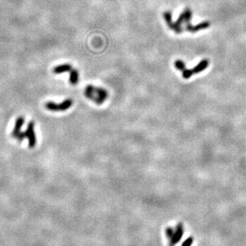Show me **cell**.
<instances>
[{"instance_id":"cell-1","label":"cell","mask_w":246,"mask_h":246,"mask_svg":"<svg viewBox=\"0 0 246 246\" xmlns=\"http://www.w3.org/2000/svg\"><path fill=\"white\" fill-rule=\"evenodd\" d=\"M35 122H30L28 123L27 130H26V136L28 139V146L30 148H34L37 144V137L35 130Z\"/></svg>"},{"instance_id":"cell-2","label":"cell","mask_w":246,"mask_h":246,"mask_svg":"<svg viewBox=\"0 0 246 246\" xmlns=\"http://www.w3.org/2000/svg\"><path fill=\"white\" fill-rule=\"evenodd\" d=\"M184 234V229H183V225L182 223H179L177 225L176 230L174 232V234L173 237L169 241V246H175L178 243L179 241L182 239V236Z\"/></svg>"},{"instance_id":"cell-3","label":"cell","mask_w":246,"mask_h":246,"mask_svg":"<svg viewBox=\"0 0 246 246\" xmlns=\"http://www.w3.org/2000/svg\"><path fill=\"white\" fill-rule=\"evenodd\" d=\"M108 97V93L103 88H97L95 87V96L94 102H95L98 105L102 104L106 100Z\"/></svg>"},{"instance_id":"cell-4","label":"cell","mask_w":246,"mask_h":246,"mask_svg":"<svg viewBox=\"0 0 246 246\" xmlns=\"http://www.w3.org/2000/svg\"><path fill=\"white\" fill-rule=\"evenodd\" d=\"M24 122H25V118L22 116L18 117L17 119L15 120V126H14V129H13L12 131V137L14 138H17L18 136L22 132L21 129H22V126L24 125Z\"/></svg>"},{"instance_id":"cell-5","label":"cell","mask_w":246,"mask_h":246,"mask_svg":"<svg viewBox=\"0 0 246 246\" xmlns=\"http://www.w3.org/2000/svg\"><path fill=\"white\" fill-rule=\"evenodd\" d=\"M210 27V22L209 21H205L201 23H199L196 26H192L190 23H187L186 26V30L189 32H197L198 30H204V29H207Z\"/></svg>"},{"instance_id":"cell-6","label":"cell","mask_w":246,"mask_h":246,"mask_svg":"<svg viewBox=\"0 0 246 246\" xmlns=\"http://www.w3.org/2000/svg\"><path fill=\"white\" fill-rule=\"evenodd\" d=\"M71 70H72L71 65L69 63H65V64L58 65L57 66H55L53 69V73H55L56 75H60L66 72H70Z\"/></svg>"},{"instance_id":"cell-7","label":"cell","mask_w":246,"mask_h":246,"mask_svg":"<svg viewBox=\"0 0 246 246\" xmlns=\"http://www.w3.org/2000/svg\"><path fill=\"white\" fill-rule=\"evenodd\" d=\"M208 66H209V60L203 59L202 61H201V62H199L198 64L196 66L194 67V69L192 70H193L194 75H195V74H198V73L203 71V70L206 69L207 67H208Z\"/></svg>"},{"instance_id":"cell-8","label":"cell","mask_w":246,"mask_h":246,"mask_svg":"<svg viewBox=\"0 0 246 246\" xmlns=\"http://www.w3.org/2000/svg\"><path fill=\"white\" fill-rule=\"evenodd\" d=\"M73 101L71 99H66L60 103H58V111H66L72 106Z\"/></svg>"},{"instance_id":"cell-9","label":"cell","mask_w":246,"mask_h":246,"mask_svg":"<svg viewBox=\"0 0 246 246\" xmlns=\"http://www.w3.org/2000/svg\"><path fill=\"white\" fill-rule=\"evenodd\" d=\"M84 95L87 98L94 101L95 96V87L93 86L92 85H88L85 89Z\"/></svg>"},{"instance_id":"cell-10","label":"cell","mask_w":246,"mask_h":246,"mask_svg":"<svg viewBox=\"0 0 246 246\" xmlns=\"http://www.w3.org/2000/svg\"><path fill=\"white\" fill-rule=\"evenodd\" d=\"M79 80V73L76 69H72L70 71V83L71 85L78 84Z\"/></svg>"},{"instance_id":"cell-11","label":"cell","mask_w":246,"mask_h":246,"mask_svg":"<svg viewBox=\"0 0 246 246\" xmlns=\"http://www.w3.org/2000/svg\"><path fill=\"white\" fill-rule=\"evenodd\" d=\"M45 108L50 111H58V103L54 102H47L45 103Z\"/></svg>"},{"instance_id":"cell-12","label":"cell","mask_w":246,"mask_h":246,"mask_svg":"<svg viewBox=\"0 0 246 246\" xmlns=\"http://www.w3.org/2000/svg\"><path fill=\"white\" fill-rule=\"evenodd\" d=\"M164 18L165 20V22H166V24L168 25V27L171 29L172 26L174 24V22L172 21L171 12H170V11H165V12L164 13Z\"/></svg>"},{"instance_id":"cell-13","label":"cell","mask_w":246,"mask_h":246,"mask_svg":"<svg viewBox=\"0 0 246 246\" xmlns=\"http://www.w3.org/2000/svg\"><path fill=\"white\" fill-rule=\"evenodd\" d=\"M183 15H184L185 17V22H187V23H189L190 20H191L192 18V11L189 8H186L185 10L183 11Z\"/></svg>"},{"instance_id":"cell-14","label":"cell","mask_w":246,"mask_h":246,"mask_svg":"<svg viewBox=\"0 0 246 246\" xmlns=\"http://www.w3.org/2000/svg\"><path fill=\"white\" fill-rule=\"evenodd\" d=\"M174 66L177 70L181 71H183L185 69V63L182 60H177L176 62H174Z\"/></svg>"},{"instance_id":"cell-15","label":"cell","mask_w":246,"mask_h":246,"mask_svg":"<svg viewBox=\"0 0 246 246\" xmlns=\"http://www.w3.org/2000/svg\"><path fill=\"white\" fill-rule=\"evenodd\" d=\"M193 75H194V73H193V70H186V69H185L182 71V76H183L185 79H189V78L191 77Z\"/></svg>"},{"instance_id":"cell-16","label":"cell","mask_w":246,"mask_h":246,"mask_svg":"<svg viewBox=\"0 0 246 246\" xmlns=\"http://www.w3.org/2000/svg\"><path fill=\"white\" fill-rule=\"evenodd\" d=\"M165 234H166L167 238L169 239V241H170L174 234V229L171 228V227H168V228H166V229H165Z\"/></svg>"},{"instance_id":"cell-17","label":"cell","mask_w":246,"mask_h":246,"mask_svg":"<svg viewBox=\"0 0 246 246\" xmlns=\"http://www.w3.org/2000/svg\"><path fill=\"white\" fill-rule=\"evenodd\" d=\"M193 241H194L193 236H189V237H188V238L183 242L182 246H191L192 244H193Z\"/></svg>"},{"instance_id":"cell-18","label":"cell","mask_w":246,"mask_h":246,"mask_svg":"<svg viewBox=\"0 0 246 246\" xmlns=\"http://www.w3.org/2000/svg\"><path fill=\"white\" fill-rule=\"evenodd\" d=\"M27 136H26V132H21L19 134V135L18 136L17 139L19 141V142H22L23 140L25 139Z\"/></svg>"}]
</instances>
